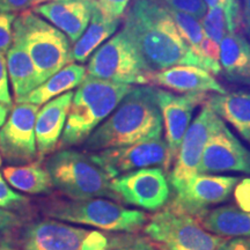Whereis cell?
<instances>
[{
	"label": "cell",
	"mask_w": 250,
	"mask_h": 250,
	"mask_svg": "<svg viewBox=\"0 0 250 250\" xmlns=\"http://www.w3.org/2000/svg\"><path fill=\"white\" fill-rule=\"evenodd\" d=\"M133 86L86 77L73 94L58 147L70 148L86 142L109 117Z\"/></svg>",
	"instance_id": "obj_3"
},
{
	"label": "cell",
	"mask_w": 250,
	"mask_h": 250,
	"mask_svg": "<svg viewBox=\"0 0 250 250\" xmlns=\"http://www.w3.org/2000/svg\"><path fill=\"white\" fill-rule=\"evenodd\" d=\"M219 62L228 80L250 83V43L240 34H228L219 43Z\"/></svg>",
	"instance_id": "obj_22"
},
{
	"label": "cell",
	"mask_w": 250,
	"mask_h": 250,
	"mask_svg": "<svg viewBox=\"0 0 250 250\" xmlns=\"http://www.w3.org/2000/svg\"><path fill=\"white\" fill-rule=\"evenodd\" d=\"M110 189L125 204L159 211L169 201L171 187L161 167H151L111 179Z\"/></svg>",
	"instance_id": "obj_10"
},
{
	"label": "cell",
	"mask_w": 250,
	"mask_h": 250,
	"mask_svg": "<svg viewBox=\"0 0 250 250\" xmlns=\"http://www.w3.org/2000/svg\"><path fill=\"white\" fill-rule=\"evenodd\" d=\"M206 104L250 144V92L214 94L208 98Z\"/></svg>",
	"instance_id": "obj_21"
},
{
	"label": "cell",
	"mask_w": 250,
	"mask_h": 250,
	"mask_svg": "<svg viewBox=\"0 0 250 250\" xmlns=\"http://www.w3.org/2000/svg\"><path fill=\"white\" fill-rule=\"evenodd\" d=\"M133 235H114L45 218L30 224L24 232L26 246L34 250H110L123 245Z\"/></svg>",
	"instance_id": "obj_7"
},
{
	"label": "cell",
	"mask_w": 250,
	"mask_h": 250,
	"mask_svg": "<svg viewBox=\"0 0 250 250\" xmlns=\"http://www.w3.org/2000/svg\"><path fill=\"white\" fill-rule=\"evenodd\" d=\"M168 11H169L171 17H173L175 23H176L177 28H179L181 35H182L184 41L193 50V52L199 58V61L202 62L201 49L203 42H204L206 37V34L203 30L201 21L198 19L193 18L192 15L183 13V12L174 11V9L170 8H168ZM203 68H204V65H203Z\"/></svg>",
	"instance_id": "obj_28"
},
{
	"label": "cell",
	"mask_w": 250,
	"mask_h": 250,
	"mask_svg": "<svg viewBox=\"0 0 250 250\" xmlns=\"http://www.w3.org/2000/svg\"><path fill=\"white\" fill-rule=\"evenodd\" d=\"M144 233L160 250H217L227 239L208 232L195 217L171 206L156 211Z\"/></svg>",
	"instance_id": "obj_8"
},
{
	"label": "cell",
	"mask_w": 250,
	"mask_h": 250,
	"mask_svg": "<svg viewBox=\"0 0 250 250\" xmlns=\"http://www.w3.org/2000/svg\"><path fill=\"white\" fill-rule=\"evenodd\" d=\"M123 30L151 72L176 65L203 68L202 62L181 35L168 8L159 0H133L125 13Z\"/></svg>",
	"instance_id": "obj_1"
},
{
	"label": "cell",
	"mask_w": 250,
	"mask_h": 250,
	"mask_svg": "<svg viewBox=\"0 0 250 250\" xmlns=\"http://www.w3.org/2000/svg\"><path fill=\"white\" fill-rule=\"evenodd\" d=\"M122 19L109 17L99 7L93 0L92 17L86 30L79 40L72 46V61L73 62H85L99 46L116 33Z\"/></svg>",
	"instance_id": "obj_20"
},
{
	"label": "cell",
	"mask_w": 250,
	"mask_h": 250,
	"mask_svg": "<svg viewBox=\"0 0 250 250\" xmlns=\"http://www.w3.org/2000/svg\"><path fill=\"white\" fill-rule=\"evenodd\" d=\"M42 212L46 218L110 233L134 234L148 220L144 211L125 208L109 198L50 199L42 203Z\"/></svg>",
	"instance_id": "obj_4"
},
{
	"label": "cell",
	"mask_w": 250,
	"mask_h": 250,
	"mask_svg": "<svg viewBox=\"0 0 250 250\" xmlns=\"http://www.w3.org/2000/svg\"><path fill=\"white\" fill-rule=\"evenodd\" d=\"M110 250H158L154 245L148 242L147 240L142 239V237L132 236L129 241H126L123 245L112 248Z\"/></svg>",
	"instance_id": "obj_37"
},
{
	"label": "cell",
	"mask_w": 250,
	"mask_h": 250,
	"mask_svg": "<svg viewBox=\"0 0 250 250\" xmlns=\"http://www.w3.org/2000/svg\"><path fill=\"white\" fill-rule=\"evenodd\" d=\"M159 1L166 7L192 15L198 20H201L208 11V7L203 0H159Z\"/></svg>",
	"instance_id": "obj_30"
},
{
	"label": "cell",
	"mask_w": 250,
	"mask_h": 250,
	"mask_svg": "<svg viewBox=\"0 0 250 250\" xmlns=\"http://www.w3.org/2000/svg\"><path fill=\"white\" fill-rule=\"evenodd\" d=\"M148 83L183 94L226 93V89L218 83L213 74L193 65H176L162 71L151 72Z\"/></svg>",
	"instance_id": "obj_19"
},
{
	"label": "cell",
	"mask_w": 250,
	"mask_h": 250,
	"mask_svg": "<svg viewBox=\"0 0 250 250\" xmlns=\"http://www.w3.org/2000/svg\"><path fill=\"white\" fill-rule=\"evenodd\" d=\"M1 174L9 187L19 192L44 195L51 192L54 188L48 170L40 160L26 165L8 166L4 168Z\"/></svg>",
	"instance_id": "obj_26"
},
{
	"label": "cell",
	"mask_w": 250,
	"mask_h": 250,
	"mask_svg": "<svg viewBox=\"0 0 250 250\" xmlns=\"http://www.w3.org/2000/svg\"><path fill=\"white\" fill-rule=\"evenodd\" d=\"M86 77V67L83 65L71 62L17 102L33 103L36 105L44 104L62 94L77 88Z\"/></svg>",
	"instance_id": "obj_24"
},
{
	"label": "cell",
	"mask_w": 250,
	"mask_h": 250,
	"mask_svg": "<svg viewBox=\"0 0 250 250\" xmlns=\"http://www.w3.org/2000/svg\"><path fill=\"white\" fill-rule=\"evenodd\" d=\"M8 114H9V107L2 104V103L0 102V129H1V126L4 125L6 120H7Z\"/></svg>",
	"instance_id": "obj_41"
},
{
	"label": "cell",
	"mask_w": 250,
	"mask_h": 250,
	"mask_svg": "<svg viewBox=\"0 0 250 250\" xmlns=\"http://www.w3.org/2000/svg\"><path fill=\"white\" fill-rule=\"evenodd\" d=\"M217 250H250V237L235 236L226 239Z\"/></svg>",
	"instance_id": "obj_38"
},
{
	"label": "cell",
	"mask_w": 250,
	"mask_h": 250,
	"mask_svg": "<svg viewBox=\"0 0 250 250\" xmlns=\"http://www.w3.org/2000/svg\"><path fill=\"white\" fill-rule=\"evenodd\" d=\"M52 186L70 199L109 198L121 202L110 189V179L89 153L72 148L56 152L45 162Z\"/></svg>",
	"instance_id": "obj_5"
},
{
	"label": "cell",
	"mask_w": 250,
	"mask_h": 250,
	"mask_svg": "<svg viewBox=\"0 0 250 250\" xmlns=\"http://www.w3.org/2000/svg\"><path fill=\"white\" fill-rule=\"evenodd\" d=\"M243 18L250 35V0H245V7H243Z\"/></svg>",
	"instance_id": "obj_40"
},
{
	"label": "cell",
	"mask_w": 250,
	"mask_h": 250,
	"mask_svg": "<svg viewBox=\"0 0 250 250\" xmlns=\"http://www.w3.org/2000/svg\"><path fill=\"white\" fill-rule=\"evenodd\" d=\"M203 1H204V4L208 9V8L218 7V6L235 4V2H239V0H203Z\"/></svg>",
	"instance_id": "obj_39"
},
{
	"label": "cell",
	"mask_w": 250,
	"mask_h": 250,
	"mask_svg": "<svg viewBox=\"0 0 250 250\" xmlns=\"http://www.w3.org/2000/svg\"><path fill=\"white\" fill-rule=\"evenodd\" d=\"M0 250H18L8 242H0Z\"/></svg>",
	"instance_id": "obj_42"
},
{
	"label": "cell",
	"mask_w": 250,
	"mask_h": 250,
	"mask_svg": "<svg viewBox=\"0 0 250 250\" xmlns=\"http://www.w3.org/2000/svg\"><path fill=\"white\" fill-rule=\"evenodd\" d=\"M29 204V199L26 198L13 188L9 187L6 180L0 173V208L5 210H19Z\"/></svg>",
	"instance_id": "obj_29"
},
{
	"label": "cell",
	"mask_w": 250,
	"mask_h": 250,
	"mask_svg": "<svg viewBox=\"0 0 250 250\" xmlns=\"http://www.w3.org/2000/svg\"><path fill=\"white\" fill-rule=\"evenodd\" d=\"M73 94L74 92L70 90L50 100L37 112L35 137L37 158L40 161L57 148L66 124Z\"/></svg>",
	"instance_id": "obj_17"
},
{
	"label": "cell",
	"mask_w": 250,
	"mask_h": 250,
	"mask_svg": "<svg viewBox=\"0 0 250 250\" xmlns=\"http://www.w3.org/2000/svg\"><path fill=\"white\" fill-rule=\"evenodd\" d=\"M37 0H0V11L5 13L24 12L31 6H36Z\"/></svg>",
	"instance_id": "obj_35"
},
{
	"label": "cell",
	"mask_w": 250,
	"mask_h": 250,
	"mask_svg": "<svg viewBox=\"0 0 250 250\" xmlns=\"http://www.w3.org/2000/svg\"><path fill=\"white\" fill-rule=\"evenodd\" d=\"M13 36L30 56L40 83L73 62L71 42L66 35L33 11L27 9L15 18Z\"/></svg>",
	"instance_id": "obj_6"
},
{
	"label": "cell",
	"mask_w": 250,
	"mask_h": 250,
	"mask_svg": "<svg viewBox=\"0 0 250 250\" xmlns=\"http://www.w3.org/2000/svg\"><path fill=\"white\" fill-rule=\"evenodd\" d=\"M20 223V218L14 212L0 208V236L17 228Z\"/></svg>",
	"instance_id": "obj_36"
},
{
	"label": "cell",
	"mask_w": 250,
	"mask_h": 250,
	"mask_svg": "<svg viewBox=\"0 0 250 250\" xmlns=\"http://www.w3.org/2000/svg\"><path fill=\"white\" fill-rule=\"evenodd\" d=\"M99 7L111 18L122 19L131 0H95Z\"/></svg>",
	"instance_id": "obj_32"
},
{
	"label": "cell",
	"mask_w": 250,
	"mask_h": 250,
	"mask_svg": "<svg viewBox=\"0 0 250 250\" xmlns=\"http://www.w3.org/2000/svg\"><path fill=\"white\" fill-rule=\"evenodd\" d=\"M250 175V151L219 117L203 152L198 173Z\"/></svg>",
	"instance_id": "obj_16"
},
{
	"label": "cell",
	"mask_w": 250,
	"mask_h": 250,
	"mask_svg": "<svg viewBox=\"0 0 250 250\" xmlns=\"http://www.w3.org/2000/svg\"><path fill=\"white\" fill-rule=\"evenodd\" d=\"M89 155L111 180L120 175L143 168H165L168 149L165 139L160 137L132 145L89 152Z\"/></svg>",
	"instance_id": "obj_13"
},
{
	"label": "cell",
	"mask_w": 250,
	"mask_h": 250,
	"mask_svg": "<svg viewBox=\"0 0 250 250\" xmlns=\"http://www.w3.org/2000/svg\"><path fill=\"white\" fill-rule=\"evenodd\" d=\"M239 182L235 176L196 173L175 191L170 206L201 219L213 206L226 202Z\"/></svg>",
	"instance_id": "obj_12"
},
{
	"label": "cell",
	"mask_w": 250,
	"mask_h": 250,
	"mask_svg": "<svg viewBox=\"0 0 250 250\" xmlns=\"http://www.w3.org/2000/svg\"><path fill=\"white\" fill-rule=\"evenodd\" d=\"M24 250H34V249H31V248H29V247L24 246Z\"/></svg>",
	"instance_id": "obj_44"
},
{
	"label": "cell",
	"mask_w": 250,
	"mask_h": 250,
	"mask_svg": "<svg viewBox=\"0 0 250 250\" xmlns=\"http://www.w3.org/2000/svg\"><path fill=\"white\" fill-rule=\"evenodd\" d=\"M15 14L0 11V52L7 54L13 42V23Z\"/></svg>",
	"instance_id": "obj_31"
},
{
	"label": "cell",
	"mask_w": 250,
	"mask_h": 250,
	"mask_svg": "<svg viewBox=\"0 0 250 250\" xmlns=\"http://www.w3.org/2000/svg\"><path fill=\"white\" fill-rule=\"evenodd\" d=\"M199 21L206 36L219 44L225 36L239 29L240 2L208 8Z\"/></svg>",
	"instance_id": "obj_27"
},
{
	"label": "cell",
	"mask_w": 250,
	"mask_h": 250,
	"mask_svg": "<svg viewBox=\"0 0 250 250\" xmlns=\"http://www.w3.org/2000/svg\"><path fill=\"white\" fill-rule=\"evenodd\" d=\"M7 72L11 80L15 101L22 99L40 86L36 67L22 43L13 36V42L7 51Z\"/></svg>",
	"instance_id": "obj_23"
},
{
	"label": "cell",
	"mask_w": 250,
	"mask_h": 250,
	"mask_svg": "<svg viewBox=\"0 0 250 250\" xmlns=\"http://www.w3.org/2000/svg\"><path fill=\"white\" fill-rule=\"evenodd\" d=\"M1 162H2V158H1V154H0V167H1Z\"/></svg>",
	"instance_id": "obj_45"
},
{
	"label": "cell",
	"mask_w": 250,
	"mask_h": 250,
	"mask_svg": "<svg viewBox=\"0 0 250 250\" xmlns=\"http://www.w3.org/2000/svg\"><path fill=\"white\" fill-rule=\"evenodd\" d=\"M92 8L93 0L49 1L34 6L33 12L65 34L74 44L88 26Z\"/></svg>",
	"instance_id": "obj_18"
},
{
	"label": "cell",
	"mask_w": 250,
	"mask_h": 250,
	"mask_svg": "<svg viewBox=\"0 0 250 250\" xmlns=\"http://www.w3.org/2000/svg\"><path fill=\"white\" fill-rule=\"evenodd\" d=\"M218 120V115L205 102L202 110L188 127L168 179L174 191L179 190L193 174L198 173L203 152Z\"/></svg>",
	"instance_id": "obj_15"
},
{
	"label": "cell",
	"mask_w": 250,
	"mask_h": 250,
	"mask_svg": "<svg viewBox=\"0 0 250 250\" xmlns=\"http://www.w3.org/2000/svg\"><path fill=\"white\" fill-rule=\"evenodd\" d=\"M199 223L215 235L250 237V211H243L235 205L213 208L203 215Z\"/></svg>",
	"instance_id": "obj_25"
},
{
	"label": "cell",
	"mask_w": 250,
	"mask_h": 250,
	"mask_svg": "<svg viewBox=\"0 0 250 250\" xmlns=\"http://www.w3.org/2000/svg\"><path fill=\"white\" fill-rule=\"evenodd\" d=\"M235 201L243 211H250V179H246L236 184Z\"/></svg>",
	"instance_id": "obj_34"
},
{
	"label": "cell",
	"mask_w": 250,
	"mask_h": 250,
	"mask_svg": "<svg viewBox=\"0 0 250 250\" xmlns=\"http://www.w3.org/2000/svg\"><path fill=\"white\" fill-rule=\"evenodd\" d=\"M49 1H74V0H37V5L42 4V2H49Z\"/></svg>",
	"instance_id": "obj_43"
},
{
	"label": "cell",
	"mask_w": 250,
	"mask_h": 250,
	"mask_svg": "<svg viewBox=\"0 0 250 250\" xmlns=\"http://www.w3.org/2000/svg\"><path fill=\"white\" fill-rule=\"evenodd\" d=\"M208 100L206 93L174 94L169 90L156 89V101L162 116L165 142L167 144L168 158L165 169L169 171L176 158L181 143L192 121L193 111Z\"/></svg>",
	"instance_id": "obj_14"
},
{
	"label": "cell",
	"mask_w": 250,
	"mask_h": 250,
	"mask_svg": "<svg viewBox=\"0 0 250 250\" xmlns=\"http://www.w3.org/2000/svg\"><path fill=\"white\" fill-rule=\"evenodd\" d=\"M86 73L96 79L144 86L148 83L151 70L132 40L122 29L93 52Z\"/></svg>",
	"instance_id": "obj_9"
},
{
	"label": "cell",
	"mask_w": 250,
	"mask_h": 250,
	"mask_svg": "<svg viewBox=\"0 0 250 250\" xmlns=\"http://www.w3.org/2000/svg\"><path fill=\"white\" fill-rule=\"evenodd\" d=\"M162 116L156 101V88L132 87L116 109L83 143L88 152L121 147L162 136Z\"/></svg>",
	"instance_id": "obj_2"
},
{
	"label": "cell",
	"mask_w": 250,
	"mask_h": 250,
	"mask_svg": "<svg viewBox=\"0 0 250 250\" xmlns=\"http://www.w3.org/2000/svg\"><path fill=\"white\" fill-rule=\"evenodd\" d=\"M9 81L7 72V62L2 52H0V102L2 104L12 107V96L9 93Z\"/></svg>",
	"instance_id": "obj_33"
},
{
	"label": "cell",
	"mask_w": 250,
	"mask_h": 250,
	"mask_svg": "<svg viewBox=\"0 0 250 250\" xmlns=\"http://www.w3.org/2000/svg\"><path fill=\"white\" fill-rule=\"evenodd\" d=\"M39 110L40 105L17 102L0 129V154L11 166L36 160L35 122Z\"/></svg>",
	"instance_id": "obj_11"
}]
</instances>
